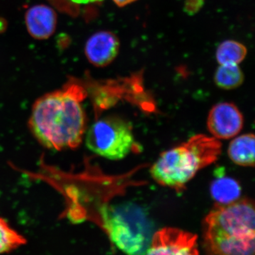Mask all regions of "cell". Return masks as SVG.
<instances>
[{"label": "cell", "instance_id": "cell-1", "mask_svg": "<svg viewBox=\"0 0 255 255\" xmlns=\"http://www.w3.org/2000/svg\"><path fill=\"white\" fill-rule=\"evenodd\" d=\"M87 96L85 87L73 80L34 102L28 126L41 145L55 151L74 150L80 145L86 132L82 102Z\"/></svg>", "mask_w": 255, "mask_h": 255}, {"label": "cell", "instance_id": "cell-2", "mask_svg": "<svg viewBox=\"0 0 255 255\" xmlns=\"http://www.w3.org/2000/svg\"><path fill=\"white\" fill-rule=\"evenodd\" d=\"M255 213L250 199L216 204L204 220V239L210 255H255Z\"/></svg>", "mask_w": 255, "mask_h": 255}, {"label": "cell", "instance_id": "cell-3", "mask_svg": "<svg viewBox=\"0 0 255 255\" xmlns=\"http://www.w3.org/2000/svg\"><path fill=\"white\" fill-rule=\"evenodd\" d=\"M221 152L218 139L201 134L194 135L161 154L151 167V176L163 187L182 190L199 170L216 162Z\"/></svg>", "mask_w": 255, "mask_h": 255}, {"label": "cell", "instance_id": "cell-4", "mask_svg": "<svg viewBox=\"0 0 255 255\" xmlns=\"http://www.w3.org/2000/svg\"><path fill=\"white\" fill-rule=\"evenodd\" d=\"M102 227L112 243L127 255H144L153 236L152 224L140 206L130 202L105 206Z\"/></svg>", "mask_w": 255, "mask_h": 255}, {"label": "cell", "instance_id": "cell-5", "mask_svg": "<svg viewBox=\"0 0 255 255\" xmlns=\"http://www.w3.org/2000/svg\"><path fill=\"white\" fill-rule=\"evenodd\" d=\"M85 142L92 152L112 160L124 159L135 145L131 125L116 116L99 119L92 124Z\"/></svg>", "mask_w": 255, "mask_h": 255}, {"label": "cell", "instance_id": "cell-6", "mask_svg": "<svg viewBox=\"0 0 255 255\" xmlns=\"http://www.w3.org/2000/svg\"><path fill=\"white\" fill-rule=\"evenodd\" d=\"M144 255H199L197 236L178 228H162L154 233Z\"/></svg>", "mask_w": 255, "mask_h": 255}, {"label": "cell", "instance_id": "cell-7", "mask_svg": "<svg viewBox=\"0 0 255 255\" xmlns=\"http://www.w3.org/2000/svg\"><path fill=\"white\" fill-rule=\"evenodd\" d=\"M244 119L234 104L221 102L213 107L207 119V128L215 138H232L243 129Z\"/></svg>", "mask_w": 255, "mask_h": 255}, {"label": "cell", "instance_id": "cell-8", "mask_svg": "<svg viewBox=\"0 0 255 255\" xmlns=\"http://www.w3.org/2000/svg\"><path fill=\"white\" fill-rule=\"evenodd\" d=\"M120 50L118 36L112 31H100L92 35L85 44V53L90 63L98 68L110 65Z\"/></svg>", "mask_w": 255, "mask_h": 255}, {"label": "cell", "instance_id": "cell-9", "mask_svg": "<svg viewBox=\"0 0 255 255\" xmlns=\"http://www.w3.org/2000/svg\"><path fill=\"white\" fill-rule=\"evenodd\" d=\"M58 16L53 8L46 4L32 6L25 14V23L30 36L36 40H46L54 33Z\"/></svg>", "mask_w": 255, "mask_h": 255}, {"label": "cell", "instance_id": "cell-10", "mask_svg": "<svg viewBox=\"0 0 255 255\" xmlns=\"http://www.w3.org/2000/svg\"><path fill=\"white\" fill-rule=\"evenodd\" d=\"M219 172V175H217L210 187L212 199L219 205H226L239 200L242 194L239 183L233 178L225 176L222 171Z\"/></svg>", "mask_w": 255, "mask_h": 255}, {"label": "cell", "instance_id": "cell-11", "mask_svg": "<svg viewBox=\"0 0 255 255\" xmlns=\"http://www.w3.org/2000/svg\"><path fill=\"white\" fill-rule=\"evenodd\" d=\"M255 135L245 134L233 140L228 147L230 159L237 165L253 167L255 166Z\"/></svg>", "mask_w": 255, "mask_h": 255}, {"label": "cell", "instance_id": "cell-12", "mask_svg": "<svg viewBox=\"0 0 255 255\" xmlns=\"http://www.w3.org/2000/svg\"><path fill=\"white\" fill-rule=\"evenodd\" d=\"M244 74L239 65H220L214 75V81L219 88L225 90H234L243 85Z\"/></svg>", "mask_w": 255, "mask_h": 255}, {"label": "cell", "instance_id": "cell-13", "mask_svg": "<svg viewBox=\"0 0 255 255\" xmlns=\"http://www.w3.org/2000/svg\"><path fill=\"white\" fill-rule=\"evenodd\" d=\"M248 49L245 45L234 40L224 41L216 50V58L219 65H239L246 59Z\"/></svg>", "mask_w": 255, "mask_h": 255}, {"label": "cell", "instance_id": "cell-14", "mask_svg": "<svg viewBox=\"0 0 255 255\" xmlns=\"http://www.w3.org/2000/svg\"><path fill=\"white\" fill-rule=\"evenodd\" d=\"M26 243V238L13 229L6 220L0 217V255L11 253Z\"/></svg>", "mask_w": 255, "mask_h": 255}, {"label": "cell", "instance_id": "cell-15", "mask_svg": "<svg viewBox=\"0 0 255 255\" xmlns=\"http://www.w3.org/2000/svg\"><path fill=\"white\" fill-rule=\"evenodd\" d=\"M204 5V0H186L184 9L189 15L196 14Z\"/></svg>", "mask_w": 255, "mask_h": 255}, {"label": "cell", "instance_id": "cell-16", "mask_svg": "<svg viewBox=\"0 0 255 255\" xmlns=\"http://www.w3.org/2000/svg\"><path fill=\"white\" fill-rule=\"evenodd\" d=\"M113 1L119 7H123V6H127V5L135 2L137 0H113Z\"/></svg>", "mask_w": 255, "mask_h": 255}, {"label": "cell", "instance_id": "cell-17", "mask_svg": "<svg viewBox=\"0 0 255 255\" xmlns=\"http://www.w3.org/2000/svg\"><path fill=\"white\" fill-rule=\"evenodd\" d=\"M70 1L76 4H87L91 2V0H70Z\"/></svg>", "mask_w": 255, "mask_h": 255}]
</instances>
